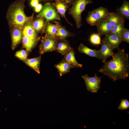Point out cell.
Segmentation results:
<instances>
[{
    "instance_id": "obj_1",
    "label": "cell",
    "mask_w": 129,
    "mask_h": 129,
    "mask_svg": "<svg viewBox=\"0 0 129 129\" xmlns=\"http://www.w3.org/2000/svg\"><path fill=\"white\" fill-rule=\"evenodd\" d=\"M112 59L104 63L99 70L113 81L126 79L129 76V54L124 49H118L113 53Z\"/></svg>"
},
{
    "instance_id": "obj_2",
    "label": "cell",
    "mask_w": 129,
    "mask_h": 129,
    "mask_svg": "<svg viewBox=\"0 0 129 129\" xmlns=\"http://www.w3.org/2000/svg\"><path fill=\"white\" fill-rule=\"evenodd\" d=\"M25 0H16L10 5L9 14L10 22L15 27L22 28L28 20L24 11Z\"/></svg>"
},
{
    "instance_id": "obj_3",
    "label": "cell",
    "mask_w": 129,
    "mask_h": 129,
    "mask_svg": "<svg viewBox=\"0 0 129 129\" xmlns=\"http://www.w3.org/2000/svg\"><path fill=\"white\" fill-rule=\"evenodd\" d=\"M92 3L91 0H75L69 10V13L74 19L76 27L79 28L81 26V14L85 10L86 5Z\"/></svg>"
},
{
    "instance_id": "obj_4",
    "label": "cell",
    "mask_w": 129,
    "mask_h": 129,
    "mask_svg": "<svg viewBox=\"0 0 129 129\" xmlns=\"http://www.w3.org/2000/svg\"><path fill=\"white\" fill-rule=\"evenodd\" d=\"M37 16L45 18L46 22L54 20H60L59 15L56 12L52 4L50 2L45 4L42 11Z\"/></svg>"
},
{
    "instance_id": "obj_5",
    "label": "cell",
    "mask_w": 129,
    "mask_h": 129,
    "mask_svg": "<svg viewBox=\"0 0 129 129\" xmlns=\"http://www.w3.org/2000/svg\"><path fill=\"white\" fill-rule=\"evenodd\" d=\"M97 76L96 73L92 77L89 76L87 74L81 76L85 82L87 90L92 93H97L100 88L101 78Z\"/></svg>"
},
{
    "instance_id": "obj_6",
    "label": "cell",
    "mask_w": 129,
    "mask_h": 129,
    "mask_svg": "<svg viewBox=\"0 0 129 129\" xmlns=\"http://www.w3.org/2000/svg\"><path fill=\"white\" fill-rule=\"evenodd\" d=\"M58 39L46 35L42 37L39 47V53L41 54L55 50Z\"/></svg>"
},
{
    "instance_id": "obj_7",
    "label": "cell",
    "mask_w": 129,
    "mask_h": 129,
    "mask_svg": "<svg viewBox=\"0 0 129 129\" xmlns=\"http://www.w3.org/2000/svg\"><path fill=\"white\" fill-rule=\"evenodd\" d=\"M102 41L107 43L113 49L117 48L118 50L119 45L122 40L119 35L113 34L105 35Z\"/></svg>"
},
{
    "instance_id": "obj_8",
    "label": "cell",
    "mask_w": 129,
    "mask_h": 129,
    "mask_svg": "<svg viewBox=\"0 0 129 129\" xmlns=\"http://www.w3.org/2000/svg\"><path fill=\"white\" fill-rule=\"evenodd\" d=\"M101 44V47L98 51L101 57L102 62L104 63L108 58L113 54L114 49L106 42L102 41Z\"/></svg>"
},
{
    "instance_id": "obj_9",
    "label": "cell",
    "mask_w": 129,
    "mask_h": 129,
    "mask_svg": "<svg viewBox=\"0 0 129 129\" xmlns=\"http://www.w3.org/2000/svg\"><path fill=\"white\" fill-rule=\"evenodd\" d=\"M59 74L60 77L70 72V69L75 67L68 63L64 59L59 63L54 65Z\"/></svg>"
},
{
    "instance_id": "obj_10",
    "label": "cell",
    "mask_w": 129,
    "mask_h": 129,
    "mask_svg": "<svg viewBox=\"0 0 129 129\" xmlns=\"http://www.w3.org/2000/svg\"><path fill=\"white\" fill-rule=\"evenodd\" d=\"M12 48L15 49L21 41L22 38V32L21 29L16 27L13 30L11 33Z\"/></svg>"
},
{
    "instance_id": "obj_11",
    "label": "cell",
    "mask_w": 129,
    "mask_h": 129,
    "mask_svg": "<svg viewBox=\"0 0 129 129\" xmlns=\"http://www.w3.org/2000/svg\"><path fill=\"white\" fill-rule=\"evenodd\" d=\"M58 40L56 45L55 50L64 55L72 48L69 44L64 39Z\"/></svg>"
},
{
    "instance_id": "obj_12",
    "label": "cell",
    "mask_w": 129,
    "mask_h": 129,
    "mask_svg": "<svg viewBox=\"0 0 129 129\" xmlns=\"http://www.w3.org/2000/svg\"><path fill=\"white\" fill-rule=\"evenodd\" d=\"M78 50L80 53H83L91 57H95L101 59V57L98 51L92 49L81 43L78 47Z\"/></svg>"
},
{
    "instance_id": "obj_13",
    "label": "cell",
    "mask_w": 129,
    "mask_h": 129,
    "mask_svg": "<svg viewBox=\"0 0 129 129\" xmlns=\"http://www.w3.org/2000/svg\"><path fill=\"white\" fill-rule=\"evenodd\" d=\"M97 26V33L100 36L107 35L112 27L110 23L105 20L100 21Z\"/></svg>"
},
{
    "instance_id": "obj_14",
    "label": "cell",
    "mask_w": 129,
    "mask_h": 129,
    "mask_svg": "<svg viewBox=\"0 0 129 129\" xmlns=\"http://www.w3.org/2000/svg\"><path fill=\"white\" fill-rule=\"evenodd\" d=\"M116 13L124 19H129V2L124 0L121 6L116 10Z\"/></svg>"
},
{
    "instance_id": "obj_15",
    "label": "cell",
    "mask_w": 129,
    "mask_h": 129,
    "mask_svg": "<svg viewBox=\"0 0 129 129\" xmlns=\"http://www.w3.org/2000/svg\"><path fill=\"white\" fill-rule=\"evenodd\" d=\"M41 59V56H39L34 58L26 59L23 60L24 62L29 66L38 73L40 74V64Z\"/></svg>"
},
{
    "instance_id": "obj_16",
    "label": "cell",
    "mask_w": 129,
    "mask_h": 129,
    "mask_svg": "<svg viewBox=\"0 0 129 129\" xmlns=\"http://www.w3.org/2000/svg\"><path fill=\"white\" fill-rule=\"evenodd\" d=\"M112 27L117 24L124 23V19L120 17L117 13L113 12H109L105 20Z\"/></svg>"
},
{
    "instance_id": "obj_17",
    "label": "cell",
    "mask_w": 129,
    "mask_h": 129,
    "mask_svg": "<svg viewBox=\"0 0 129 129\" xmlns=\"http://www.w3.org/2000/svg\"><path fill=\"white\" fill-rule=\"evenodd\" d=\"M64 56V59L65 61L74 67H82V64L79 63L76 61L75 57V53L72 48Z\"/></svg>"
},
{
    "instance_id": "obj_18",
    "label": "cell",
    "mask_w": 129,
    "mask_h": 129,
    "mask_svg": "<svg viewBox=\"0 0 129 129\" xmlns=\"http://www.w3.org/2000/svg\"><path fill=\"white\" fill-rule=\"evenodd\" d=\"M67 3L64 1L61 0H56L52 5L56 9L58 12L61 16L64 18L68 22L65 17V12L67 7ZM69 23V22H68Z\"/></svg>"
},
{
    "instance_id": "obj_19",
    "label": "cell",
    "mask_w": 129,
    "mask_h": 129,
    "mask_svg": "<svg viewBox=\"0 0 129 129\" xmlns=\"http://www.w3.org/2000/svg\"><path fill=\"white\" fill-rule=\"evenodd\" d=\"M22 39L23 45L28 52L31 50L38 40L30 38L23 35Z\"/></svg>"
},
{
    "instance_id": "obj_20",
    "label": "cell",
    "mask_w": 129,
    "mask_h": 129,
    "mask_svg": "<svg viewBox=\"0 0 129 129\" xmlns=\"http://www.w3.org/2000/svg\"><path fill=\"white\" fill-rule=\"evenodd\" d=\"M92 11L100 21L105 20L109 13L107 8L103 6L99 7Z\"/></svg>"
},
{
    "instance_id": "obj_21",
    "label": "cell",
    "mask_w": 129,
    "mask_h": 129,
    "mask_svg": "<svg viewBox=\"0 0 129 129\" xmlns=\"http://www.w3.org/2000/svg\"><path fill=\"white\" fill-rule=\"evenodd\" d=\"M58 30L56 35V38L58 40L64 39L70 36L69 32L64 28L58 24H56Z\"/></svg>"
},
{
    "instance_id": "obj_22",
    "label": "cell",
    "mask_w": 129,
    "mask_h": 129,
    "mask_svg": "<svg viewBox=\"0 0 129 129\" xmlns=\"http://www.w3.org/2000/svg\"><path fill=\"white\" fill-rule=\"evenodd\" d=\"M46 36L48 37L56 38V35L58 30V27L56 25L49 23L46 26Z\"/></svg>"
},
{
    "instance_id": "obj_23",
    "label": "cell",
    "mask_w": 129,
    "mask_h": 129,
    "mask_svg": "<svg viewBox=\"0 0 129 129\" xmlns=\"http://www.w3.org/2000/svg\"><path fill=\"white\" fill-rule=\"evenodd\" d=\"M86 20L87 23L91 26H97L100 21L92 11L88 12Z\"/></svg>"
},
{
    "instance_id": "obj_24",
    "label": "cell",
    "mask_w": 129,
    "mask_h": 129,
    "mask_svg": "<svg viewBox=\"0 0 129 129\" xmlns=\"http://www.w3.org/2000/svg\"><path fill=\"white\" fill-rule=\"evenodd\" d=\"M125 28L124 22L117 24L112 27L111 30L108 34H115L120 36L121 32Z\"/></svg>"
},
{
    "instance_id": "obj_25",
    "label": "cell",
    "mask_w": 129,
    "mask_h": 129,
    "mask_svg": "<svg viewBox=\"0 0 129 129\" xmlns=\"http://www.w3.org/2000/svg\"><path fill=\"white\" fill-rule=\"evenodd\" d=\"M44 24V20L40 18L35 20L32 25L35 31L38 32L41 30Z\"/></svg>"
},
{
    "instance_id": "obj_26",
    "label": "cell",
    "mask_w": 129,
    "mask_h": 129,
    "mask_svg": "<svg viewBox=\"0 0 129 129\" xmlns=\"http://www.w3.org/2000/svg\"><path fill=\"white\" fill-rule=\"evenodd\" d=\"M100 36L98 33L91 34L90 37V41L92 44L95 45H99L101 44Z\"/></svg>"
},
{
    "instance_id": "obj_27",
    "label": "cell",
    "mask_w": 129,
    "mask_h": 129,
    "mask_svg": "<svg viewBox=\"0 0 129 129\" xmlns=\"http://www.w3.org/2000/svg\"><path fill=\"white\" fill-rule=\"evenodd\" d=\"M120 36L122 41L129 43V30L125 28L121 32Z\"/></svg>"
},
{
    "instance_id": "obj_28",
    "label": "cell",
    "mask_w": 129,
    "mask_h": 129,
    "mask_svg": "<svg viewBox=\"0 0 129 129\" xmlns=\"http://www.w3.org/2000/svg\"><path fill=\"white\" fill-rule=\"evenodd\" d=\"M129 108V101L127 99H121L120 103L118 106V109L123 110Z\"/></svg>"
},
{
    "instance_id": "obj_29",
    "label": "cell",
    "mask_w": 129,
    "mask_h": 129,
    "mask_svg": "<svg viewBox=\"0 0 129 129\" xmlns=\"http://www.w3.org/2000/svg\"><path fill=\"white\" fill-rule=\"evenodd\" d=\"M27 51L24 50L19 51L17 52L15 54V56L16 57L23 60L27 59Z\"/></svg>"
},
{
    "instance_id": "obj_30",
    "label": "cell",
    "mask_w": 129,
    "mask_h": 129,
    "mask_svg": "<svg viewBox=\"0 0 129 129\" xmlns=\"http://www.w3.org/2000/svg\"><path fill=\"white\" fill-rule=\"evenodd\" d=\"M39 0H30V4L32 7L34 8L39 3Z\"/></svg>"
},
{
    "instance_id": "obj_31",
    "label": "cell",
    "mask_w": 129,
    "mask_h": 129,
    "mask_svg": "<svg viewBox=\"0 0 129 129\" xmlns=\"http://www.w3.org/2000/svg\"><path fill=\"white\" fill-rule=\"evenodd\" d=\"M43 7L42 4L39 3L34 8V10L36 12H39L42 10Z\"/></svg>"
},
{
    "instance_id": "obj_32",
    "label": "cell",
    "mask_w": 129,
    "mask_h": 129,
    "mask_svg": "<svg viewBox=\"0 0 129 129\" xmlns=\"http://www.w3.org/2000/svg\"><path fill=\"white\" fill-rule=\"evenodd\" d=\"M75 0H61L65 2L67 4H72Z\"/></svg>"
},
{
    "instance_id": "obj_33",
    "label": "cell",
    "mask_w": 129,
    "mask_h": 129,
    "mask_svg": "<svg viewBox=\"0 0 129 129\" xmlns=\"http://www.w3.org/2000/svg\"><path fill=\"white\" fill-rule=\"evenodd\" d=\"M40 1H42L43 2H46L48 1H49V0H39Z\"/></svg>"
}]
</instances>
